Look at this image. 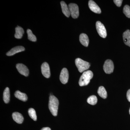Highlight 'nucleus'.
Instances as JSON below:
<instances>
[{"label":"nucleus","mask_w":130,"mask_h":130,"mask_svg":"<svg viewBox=\"0 0 130 130\" xmlns=\"http://www.w3.org/2000/svg\"><path fill=\"white\" fill-rule=\"evenodd\" d=\"M59 105V102L57 98L53 95H50L49 100L48 108L54 116H56L58 114Z\"/></svg>","instance_id":"f257e3e1"},{"label":"nucleus","mask_w":130,"mask_h":130,"mask_svg":"<svg viewBox=\"0 0 130 130\" xmlns=\"http://www.w3.org/2000/svg\"><path fill=\"white\" fill-rule=\"evenodd\" d=\"M93 76V73L91 71L89 70L85 71L79 78V86H86L88 85Z\"/></svg>","instance_id":"f03ea898"},{"label":"nucleus","mask_w":130,"mask_h":130,"mask_svg":"<svg viewBox=\"0 0 130 130\" xmlns=\"http://www.w3.org/2000/svg\"><path fill=\"white\" fill-rule=\"evenodd\" d=\"M75 64L79 72L82 73L88 70L90 65L89 62L84 61L80 58H77L75 60Z\"/></svg>","instance_id":"7ed1b4c3"},{"label":"nucleus","mask_w":130,"mask_h":130,"mask_svg":"<svg viewBox=\"0 0 130 130\" xmlns=\"http://www.w3.org/2000/svg\"><path fill=\"white\" fill-rule=\"evenodd\" d=\"M97 31L101 37L105 38L107 36V31L104 25L100 21H98L96 23Z\"/></svg>","instance_id":"20e7f679"},{"label":"nucleus","mask_w":130,"mask_h":130,"mask_svg":"<svg viewBox=\"0 0 130 130\" xmlns=\"http://www.w3.org/2000/svg\"><path fill=\"white\" fill-rule=\"evenodd\" d=\"M70 14L73 18L76 19L79 15V8L78 6L74 3H70L68 6Z\"/></svg>","instance_id":"39448f33"},{"label":"nucleus","mask_w":130,"mask_h":130,"mask_svg":"<svg viewBox=\"0 0 130 130\" xmlns=\"http://www.w3.org/2000/svg\"><path fill=\"white\" fill-rule=\"evenodd\" d=\"M103 70L107 74H110L113 72L114 64L113 61L109 59L106 60L103 66Z\"/></svg>","instance_id":"423d86ee"},{"label":"nucleus","mask_w":130,"mask_h":130,"mask_svg":"<svg viewBox=\"0 0 130 130\" xmlns=\"http://www.w3.org/2000/svg\"><path fill=\"white\" fill-rule=\"evenodd\" d=\"M16 67L18 71L22 75L26 77L28 76L29 75V70L25 65L21 63H19L16 65Z\"/></svg>","instance_id":"0eeeda50"},{"label":"nucleus","mask_w":130,"mask_h":130,"mask_svg":"<svg viewBox=\"0 0 130 130\" xmlns=\"http://www.w3.org/2000/svg\"><path fill=\"white\" fill-rule=\"evenodd\" d=\"M69 79V73L66 68H64L61 70L60 76V79L63 84L67 83Z\"/></svg>","instance_id":"6e6552de"},{"label":"nucleus","mask_w":130,"mask_h":130,"mask_svg":"<svg viewBox=\"0 0 130 130\" xmlns=\"http://www.w3.org/2000/svg\"><path fill=\"white\" fill-rule=\"evenodd\" d=\"M41 72L43 76L46 78H48L50 76V71L49 66L46 62H44L41 66Z\"/></svg>","instance_id":"1a4fd4ad"},{"label":"nucleus","mask_w":130,"mask_h":130,"mask_svg":"<svg viewBox=\"0 0 130 130\" xmlns=\"http://www.w3.org/2000/svg\"><path fill=\"white\" fill-rule=\"evenodd\" d=\"M88 5L90 9L92 11L98 14L101 13V11L100 7L94 1L92 0L89 1Z\"/></svg>","instance_id":"9d476101"},{"label":"nucleus","mask_w":130,"mask_h":130,"mask_svg":"<svg viewBox=\"0 0 130 130\" xmlns=\"http://www.w3.org/2000/svg\"><path fill=\"white\" fill-rule=\"evenodd\" d=\"M25 48L22 46H18L14 47L11 49L10 51L7 53V55L11 56L14 55L16 54L24 51Z\"/></svg>","instance_id":"9b49d317"},{"label":"nucleus","mask_w":130,"mask_h":130,"mask_svg":"<svg viewBox=\"0 0 130 130\" xmlns=\"http://www.w3.org/2000/svg\"><path fill=\"white\" fill-rule=\"evenodd\" d=\"M12 117L13 120L18 124H22L24 121L23 116L18 112H13L12 115Z\"/></svg>","instance_id":"f8f14e48"},{"label":"nucleus","mask_w":130,"mask_h":130,"mask_svg":"<svg viewBox=\"0 0 130 130\" xmlns=\"http://www.w3.org/2000/svg\"><path fill=\"white\" fill-rule=\"evenodd\" d=\"M79 41L82 44L88 47L89 44V39L88 36L84 33H82L79 36Z\"/></svg>","instance_id":"ddd939ff"},{"label":"nucleus","mask_w":130,"mask_h":130,"mask_svg":"<svg viewBox=\"0 0 130 130\" xmlns=\"http://www.w3.org/2000/svg\"><path fill=\"white\" fill-rule=\"evenodd\" d=\"M60 4L63 14L68 18L70 17L71 14L69 7H68L67 5L64 1L61 2Z\"/></svg>","instance_id":"4468645a"},{"label":"nucleus","mask_w":130,"mask_h":130,"mask_svg":"<svg viewBox=\"0 0 130 130\" xmlns=\"http://www.w3.org/2000/svg\"><path fill=\"white\" fill-rule=\"evenodd\" d=\"M14 96L19 100L25 102L28 100V96L25 93H23L19 91H16L14 93Z\"/></svg>","instance_id":"2eb2a0df"},{"label":"nucleus","mask_w":130,"mask_h":130,"mask_svg":"<svg viewBox=\"0 0 130 130\" xmlns=\"http://www.w3.org/2000/svg\"><path fill=\"white\" fill-rule=\"evenodd\" d=\"M123 38L125 44L130 47V30H127L123 34Z\"/></svg>","instance_id":"dca6fc26"},{"label":"nucleus","mask_w":130,"mask_h":130,"mask_svg":"<svg viewBox=\"0 0 130 130\" xmlns=\"http://www.w3.org/2000/svg\"><path fill=\"white\" fill-rule=\"evenodd\" d=\"M24 33L23 29L20 26H18L15 28L14 37L17 39H21L23 37Z\"/></svg>","instance_id":"f3484780"},{"label":"nucleus","mask_w":130,"mask_h":130,"mask_svg":"<svg viewBox=\"0 0 130 130\" xmlns=\"http://www.w3.org/2000/svg\"><path fill=\"white\" fill-rule=\"evenodd\" d=\"M10 91L8 88H6L4 90L3 94V99L4 102L6 103H9L10 101Z\"/></svg>","instance_id":"a211bd4d"},{"label":"nucleus","mask_w":130,"mask_h":130,"mask_svg":"<svg viewBox=\"0 0 130 130\" xmlns=\"http://www.w3.org/2000/svg\"><path fill=\"white\" fill-rule=\"evenodd\" d=\"M98 95L103 99H106L107 98V94L106 91L103 86H101L99 87L98 90Z\"/></svg>","instance_id":"6ab92c4d"},{"label":"nucleus","mask_w":130,"mask_h":130,"mask_svg":"<svg viewBox=\"0 0 130 130\" xmlns=\"http://www.w3.org/2000/svg\"><path fill=\"white\" fill-rule=\"evenodd\" d=\"M97 98L95 95H91L87 99V102L91 105H94L97 102Z\"/></svg>","instance_id":"aec40b11"},{"label":"nucleus","mask_w":130,"mask_h":130,"mask_svg":"<svg viewBox=\"0 0 130 130\" xmlns=\"http://www.w3.org/2000/svg\"><path fill=\"white\" fill-rule=\"evenodd\" d=\"M28 112L30 117L34 121H36L37 120V116L35 109L32 108H29L28 110Z\"/></svg>","instance_id":"412c9836"},{"label":"nucleus","mask_w":130,"mask_h":130,"mask_svg":"<svg viewBox=\"0 0 130 130\" xmlns=\"http://www.w3.org/2000/svg\"><path fill=\"white\" fill-rule=\"evenodd\" d=\"M28 34V38L30 41L32 42H36L37 41V38L36 36L32 33V31L29 29L27 30Z\"/></svg>","instance_id":"4be33fe9"},{"label":"nucleus","mask_w":130,"mask_h":130,"mask_svg":"<svg viewBox=\"0 0 130 130\" xmlns=\"http://www.w3.org/2000/svg\"><path fill=\"white\" fill-rule=\"evenodd\" d=\"M123 13L126 17L130 18V7L128 5H125L123 8Z\"/></svg>","instance_id":"5701e85b"},{"label":"nucleus","mask_w":130,"mask_h":130,"mask_svg":"<svg viewBox=\"0 0 130 130\" xmlns=\"http://www.w3.org/2000/svg\"><path fill=\"white\" fill-rule=\"evenodd\" d=\"M123 1L122 0H114V1H113L114 3L118 7H120L121 6Z\"/></svg>","instance_id":"b1692460"},{"label":"nucleus","mask_w":130,"mask_h":130,"mask_svg":"<svg viewBox=\"0 0 130 130\" xmlns=\"http://www.w3.org/2000/svg\"><path fill=\"white\" fill-rule=\"evenodd\" d=\"M126 96L128 101L130 102V89L128 91L126 94Z\"/></svg>","instance_id":"393cba45"},{"label":"nucleus","mask_w":130,"mask_h":130,"mask_svg":"<svg viewBox=\"0 0 130 130\" xmlns=\"http://www.w3.org/2000/svg\"><path fill=\"white\" fill-rule=\"evenodd\" d=\"M41 130H51V129L49 127H44V128H42Z\"/></svg>","instance_id":"a878e982"},{"label":"nucleus","mask_w":130,"mask_h":130,"mask_svg":"<svg viewBox=\"0 0 130 130\" xmlns=\"http://www.w3.org/2000/svg\"><path fill=\"white\" fill-rule=\"evenodd\" d=\"M129 114H130V109H129Z\"/></svg>","instance_id":"bb28decb"}]
</instances>
